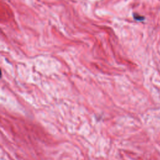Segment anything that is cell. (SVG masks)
Returning a JSON list of instances; mask_svg holds the SVG:
<instances>
[{
  "mask_svg": "<svg viewBox=\"0 0 160 160\" xmlns=\"http://www.w3.org/2000/svg\"><path fill=\"white\" fill-rule=\"evenodd\" d=\"M134 19H137V20H142L144 18H143V17H142V16H138V15H136V14H134Z\"/></svg>",
  "mask_w": 160,
  "mask_h": 160,
  "instance_id": "1",
  "label": "cell"
}]
</instances>
